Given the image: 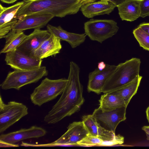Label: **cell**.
<instances>
[{"mask_svg": "<svg viewBox=\"0 0 149 149\" xmlns=\"http://www.w3.org/2000/svg\"><path fill=\"white\" fill-rule=\"evenodd\" d=\"M141 63L140 59L133 58L117 65L106 81L102 92H110L133 81L139 75Z\"/></svg>", "mask_w": 149, "mask_h": 149, "instance_id": "3", "label": "cell"}, {"mask_svg": "<svg viewBox=\"0 0 149 149\" xmlns=\"http://www.w3.org/2000/svg\"><path fill=\"white\" fill-rule=\"evenodd\" d=\"M23 31L11 30L5 36V44L0 54L6 53L16 49L26 37Z\"/></svg>", "mask_w": 149, "mask_h": 149, "instance_id": "23", "label": "cell"}, {"mask_svg": "<svg viewBox=\"0 0 149 149\" xmlns=\"http://www.w3.org/2000/svg\"><path fill=\"white\" fill-rule=\"evenodd\" d=\"M140 17L144 18L149 16V0H142L140 5Z\"/></svg>", "mask_w": 149, "mask_h": 149, "instance_id": "27", "label": "cell"}, {"mask_svg": "<svg viewBox=\"0 0 149 149\" xmlns=\"http://www.w3.org/2000/svg\"><path fill=\"white\" fill-rule=\"evenodd\" d=\"M127 107L124 106L112 110L104 111L99 107L94 110L92 115L102 127L115 134L118 124L126 118Z\"/></svg>", "mask_w": 149, "mask_h": 149, "instance_id": "8", "label": "cell"}, {"mask_svg": "<svg viewBox=\"0 0 149 149\" xmlns=\"http://www.w3.org/2000/svg\"><path fill=\"white\" fill-rule=\"evenodd\" d=\"M61 40L51 35L35 52L33 56L42 59L50 56H55L62 48Z\"/></svg>", "mask_w": 149, "mask_h": 149, "instance_id": "18", "label": "cell"}, {"mask_svg": "<svg viewBox=\"0 0 149 149\" xmlns=\"http://www.w3.org/2000/svg\"><path fill=\"white\" fill-rule=\"evenodd\" d=\"M67 81V79L65 78L53 80L45 78L30 95L32 102L40 107L55 99L62 94Z\"/></svg>", "mask_w": 149, "mask_h": 149, "instance_id": "4", "label": "cell"}, {"mask_svg": "<svg viewBox=\"0 0 149 149\" xmlns=\"http://www.w3.org/2000/svg\"><path fill=\"white\" fill-rule=\"evenodd\" d=\"M80 68L74 62L70 63L67 82L60 98L45 116L48 124L56 123L65 117L78 111L85 100L83 86L79 79Z\"/></svg>", "mask_w": 149, "mask_h": 149, "instance_id": "1", "label": "cell"}, {"mask_svg": "<svg viewBox=\"0 0 149 149\" xmlns=\"http://www.w3.org/2000/svg\"><path fill=\"white\" fill-rule=\"evenodd\" d=\"M142 77L139 75L132 81L110 92L121 97L127 106L131 98L136 93Z\"/></svg>", "mask_w": 149, "mask_h": 149, "instance_id": "21", "label": "cell"}, {"mask_svg": "<svg viewBox=\"0 0 149 149\" xmlns=\"http://www.w3.org/2000/svg\"><path fill=\"white\" fill-rule=\"evenodd\" d=\"M28 113V108L25 105L15 101L6 104L0 95V133L4 132Z\"/></svg>", "mask_w": 149, "mask_h": 149, "instance_id": "7", "label": "cell"}, {"mask_svg": "<svg viewBox=\"0 0 149 149\" xmlns=\"http://www.w3.org/2000/svg\"><path fill=\"white\" fill-rule=\"evenodd\" d=\"M138 26L149 34V23H142Z\"/></svg>", "mask_w": 149, "mask_h": 149, "instance_id": "29", "label": "cell"}, {"mask_svg": "<svg viewBox=\"0 0 149 149\" xmlns=\"http://www.w3.org/2000/svg\"><path fill=\"white\" fill-rule=\"evenodd\" d=\"M116 7L111 2L100 0L83 5L81 6V10L85 17L91 18L96 15L109 14Z\"/></svg>", "mask_w": 149, "mask_h": 149, "instance_id": "17", "label": "cell"}, {"mask_svg": "<svg viewBox=\"0 0 149 149\" xmlns=\"http://www.w3.org/2000/svg\"><path fill=\"white\" fill-rule=\"evenodd\" d=\"M24 3L23 1L5 7L0 4V38H5L17 23V12Z\"/></svg>", "mask_w": 149, "mask_h": 149, "instance_id": "12", "label": "cell"}, {"mask_svg": "<svg viewBox=\"0 0 149 149\" xmlns=\"http://www.w3.org/2000/svg\"><path fill=\"white\" fill-rule=\"evenodd\" d=\"M48 74V71L44 66L29 70H14L8 72L1 86L4 90L15 89L19 90L22 87L36 83Z\"/></svg>", "mask_w": 149, "mask_h": 149, "instance_id": "5", "label": "cell"}, {"mask_svg": "<svg viewBox=\"0 0 149 149\" xmlns=\"http://www.w3.org/2000/svg\"><path fill=\"white\" fill-rule=\"evenodd\" d=\"M46 133V131L44 129L33 126L27 129H21L16 131L2 134L0 136V141L14 144L23 140L42 137Z\"/></svg>", "mask_w": 149, "mask_h": 149, "instance_id": "14", "label": "cell"}, {"mask_svg": "<svg viewBox=\"0 0 149 149\" xmlns=\"http://www.w3.org/2000/svg\"><path fill=\"white\" fill-rule=\"evenodd\" d=\"M133 33L140 46L149 51V34L139 26L134 30Z\"/></svg>", "mask_w": 149, "mask_h": 149, "instance_id": "24", "label": "cell"}, {"mask_svg": "<svg viewBox=\"0 0 149 149\" xmlns=\"http://www.w3.org/2000/svg\"><path fill=\"white\" fill-rule=\"evenodd\" d=\"M18 16L34 13H43L62 17L76 13L83 5L80 0H23Z\"/></svg>", "mask_w": 149, "mask_h": 149, "instance_id": "2", "label": "cell"}, {"mask_svg": "<svg viewBox=\"0 0 149 149\" xmlns=\"http://www.w3.org/2000/svg\"><path fill=\"white\" fill-rule=\"evenodd\" d=\"M1 1L4 3L8 4L13 3L15 2L17 0H0Z\"/></svg>", "mask_w": 149, "mask_h": 149, "instance_id": "33", "label": "cell"}, {"mask_svg": "<svg viewBox=\"0 0 149 149\" xmlns=\"http://www.w3.org/2000/svg\"><path fill=\"white\" fill-rule=\"evenodd\" d=\"M102 141L98 137L89 133L85 137L77 142V145L85 146H100Z\"/></svg>", "mask_w": 149, "mask_h": 149, "instance_id": "25", "label": "cell"}, {"mask_svg": "<svg viewBox=\"0 0 149 149\" xmlns=\"http://www.w3.org/2000/svg\"><path fill=\"white\" fill-rule=\"evenodd\" d=\"M51 35L47 30L35 29L32 33L27 35L16 49L28 55L33 56L35 52Z\"/></svg>", "mask_w": 149, "mask_h": 149, "instance_id": "13", "label": "cell"}, {"mask_svg": "<svg viewBox=\"0 0 149 149\" xmlns=\"http://www.w3.org/2000/svg\"><path fill=\"white\" fill-rule=\"evenodd\" d=\"M124 142V137L120 134L115 135L111 141H102L100 146H112L118 144H122Z\"/></svg>", "mask_w": 149, "mask_h": 149, "instance_id": "26", "label": "cell"}, {"mask_svg": "<svg viewBox=\"0 0 149 149\" xmlns=\"http://www.w3.org/2000/svg\"><path fill=\"white\" fill-rule=\"evenodd\" d=\"M5 61L14 70H26L40 67L42 60L16 49L6 53Z\"/></svg>", "mask_w": 149, "mask_h": 149, "instance_id": "9", "label": "cell"}, {"mask_svg": "<svg viewBox=\"0 0 149 149\" xmlns=\"http://www.w3.org/2000/svg\"><path fill=\"white\" fill-rule=\"evenodd\" d=\"M1 147H17L19 145L16 144H13L7 143L3 142L0 141Z\"/></svg>", "mask_w": 149, "mask_h": 149, "instance_id": "30", "label": "cell"}, {"mask_svg": "<svg viewBox=\"0 0 149 149\" xmlns=\"http://www.w3.org/2000/svg\"><path fill=\"white\" fill-rule=\"evenodd\" d=\"M54 16L43 13H34L18 16L17 23L13 30L23 31L31 29H40L45 26Z\"/></svg>", "mask_w": 149, "mask_h": 149, "instance_id": "11", "label": "cell"}, {"mask_svg": "<svg viewBox=\"0 0 149 149\" xmlns=\"http://www.w3.org/2000/svg\"><path fill=\"white\" fill-rule=\"evenodd\" d=\"M116 66L106 64L105 68L103 70H101L97 68L90 72L88 77V91L100 94L106 81L114 72Z\"/></svg>", "mask_w": 149, "mask_h": 149, "instance_id": "15", "label": "cell"}, {"mask_svg": "<svg viewBox=\"0 0 149 149\" xmlns=\"http://www.w3.org/2000/svg\"><path fill=\"white\" fill-rule=\"evenodd\" d=\"M142 0H126L117 7L118 13L123 20L132 22L140 17Z\"/></svg>", "mask_w": 149, "mask_h": 149, "instance_id": "19", "label": "cell"}, {"mask_svg": "<svg viewBox=\"0 0 149 149\" xmlns=\"http://www.w3.org/2000/svg\"><path fill=\"white\" fill-rule=\"evenodd\" d=\"M47 30L52 35L66 41L72 48H74L83 43L85 41L86 34H78L68 32L63 29L60 26H55L48 24Z\"/></svg>", "mask_w": 149, "mask_h": 149, "instance_id": "16", "label": "cell"}, {"mask_svg": "<svg viewBox=\"0 0 149 149\" xmlns=\"http://www.w3.org/2000/svg\"><path fill=\"white\" fill-rule=\"evenodd\" d=\"M82 121L89 133L98 137L102 141H111L116 135L115 133L100 126L92 115L83 116Z\"/></svg>", "mask_w": 149, "mask_h": 149, "instance_id": "20", "label": "cell"}, {"mask_svg": "<svg viewBox=\"0 0 149 149\" xmlns=\"http://www.w3.org/2000/svg\"><path fill=\"white\" fill-rule=\"evenodd\" d=\"M146 117L147 120L149 123V106L146 109Z\"/></svg>", "mask_w": 149, "mask_h": 149, "instance_id": "34", "label": "cell"}, {"mask_svg": "<svg viewBox=\"0 0 149 149\" xmlns=\"http://www.w3.org/2000/svg\"><path fill=\"white\" fill-rule=\"evenodd\" d=\"M142 129L146 133L147 139L149 140V126H143Z\"/></svg>", "mask_w": 149, "mask_h": 149, "instance_id": "31", "label": "cell"}, {"mask_svg": "<svg viewBox=\"0 0 149 149\" xmlns=\"http://www.w3.org/2000/svg\"><path fill=\"white\" fill-rule=\"evenodd\" d=\"M83 5L91 2H94L97 0H80ZM104 0L111 2L117 7L121 3L126 0Z\"/></svg>", "mask_w": 149, "mask_h": 149, "instance_id": "28", "label": "cell"}, {"mask_svg": "<svg viewBox=\"0 0 149 149\" xmlns=\"http://www.w3.org/2000/svg\"><path fill=\"white\" fill-rule=\"evenodd\" d=\"M106 64L103 61H101L98 63L97 68L100 70H102L104 69L106 67Z\"/></svg>", "mask_w": 149, "mask_h": 149, "instance_id": "32", "label": "cell"}, {"mask_svg": "<svg viewBox=\"0 0 149 149\" xmlns=\"http://www.w3.org/2000/svg\"><path fill=\"white\" fill-rule=\"evenodd\" d=\"M84 29L91 40L101 43L115 35L119 27L112 20L91 19L84 23Z\"/></svg>", "mask_w": 149, "mask_h": 149, "instance_id": "6", "label": "cell"}, {"mask_svg": "<svg viewBox=\"0 0 149 149\" xmlns=\"http://www.w3.org/2000/svg\"><path fill=\"white\" fill-rule=\"evenodd\" d=\"M99 101V107L104 111H111L126 106L121 97L111 92L102 95Z\"/></svg>", "mask_w": 149, "mask_h": 149, "instance_id": "22", "label": "cell"}, {"mask_svg": "<svg viewBox=\"0 0 149 149\" xmlns=\"http://www.w3.org/2000/svg\"><path fill=\"white\" fill-rule=\"evenodd\" d=\"M67 131L59 138L49 145H77V143L89 133L83 122H74L70 123Z\"/></svg>", "mask_w": 149, "mask_h": 149, "instance_id": "10", "label": "cell"}]
</instances>
